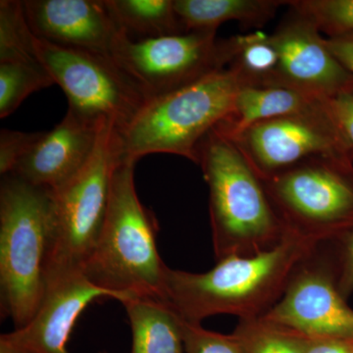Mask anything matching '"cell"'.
<instances>
[{
  "mask_svg": "<svg viewBox=\"0 0 353 353\" xmlns=\"http://www.w3.org/2000/svg\"><path fill=\"white\" fill-rule=\"evenodd\" d=\"M136 164L116 165L103 227L82 269L121 303L136 297L161 301L167 267L158 253L157 218L137 194Z\"/></svg>",
  "mask_w": 353,
  "mask_h": 353,
  "instance_id": "obj_3",
  "label": "cell"
},
{
  "mask_svg": "<svg viewBox=\"0 0 353 353\" xmlns=\"http://www.w3.org/2000/svg\"><path fill=\"white\" fill-rule=\"evenodd\" d=\"M339 241L341 250L336 269L338 287L343 297L347 299L353 292V230Z\"/></svg>",
  "mask_w": 353,
  "mask_h": 353,
  "instance_id": "obj_27",
  "label": "cell"
},
{
  "mask_svg": "<svg viewBox=\"0 0 353 353\" xmlns=\"http://www.w3.org/2000/svg\"><path fill=\"white\" fill-rule=\"evenodd\" d=\"M23 1H0V63L36 62Z\"/></svg>",
  "mask_w": 353,
  "mask_h": 353,
  "instance_id": "obj_23",
  "label": "cell"
},
{
  "mask_svg": "<svg viewBox=\"0 0 353 353\" xmlns=\"http://www.w3.org/2000/svg\"><path fill=\"white\" fill-rule=\"evenodd\" d=\"M50 190L8 174L0 185L1 314L28 324L46 292Z\"/></svg>",
  "mask_w": 353,
  "mask_h": 353,
  "instance_id": "obj_5",
  "label": "cell"
},
{
  "mask_svg": "<svg viewBox=\"0 0 353 353\" xmlns=\"http://www.w3.org/2000/svg\"><path fill=\"white\" fill-rule=\"evenodd\" d=\"M263 183L287 233L323 243L352 231V158H309Z\"/></svg>",
  "mask_w": 353,
  "mask_h": 353,
  "instance_id": "obj_7",
  "label": "cell"
},
{
  "mask_svg": "<svg viewBox=\"0 0 353 353\" xmlns=\"http://www.w3.org/2000/svg\"><path fill=\"white\" fill-rule=\"evenodd\" d=\"M319 248L297 267L280 301L262 317L308 339L353 341V310Z\"/></svg>",
  "mask_w": 353,
  "mask_h": 353,
  "instance_id": "obj_11",
  "label": "cell"
},
{
  "mask_svg": "<svg viewBox=\"0 0 353 353\" xmlns=\"http://www.w3.org/2000/svg\"><path fill=\"white\" fill-rule=\"evenodd\" d=\"M116 129L102 128L94 153L70 180L50 190L46 281L82 271L101 234L118 162Z\"/></svg>",
  "mask_w": 353,
  "mask_h": 353,
  "instance_id": "obj_6",
  "label": "cell"
},
{
  "mask_svg": "<svg viewBox=\"0 0 353 353\" xmlns=\"http://www.w3.org/2000/svg\"><path fill=\"white\" fill-rule=\"evenodd\" d=\"M329 106L343 136L347 139L353 154V92H345L329 99Z\"/></svg>",
  "mask_w": 353,
  "mask_h": 353,
  "instance_id": "obj_28",
  "label": "cell"
},
{
  "mask_svg": "<svg viewBox=\"0 0 353 353\" xmlns=\"http://www.w3.org/2000/svg\"><path fill=\"white\" fill-rule=\"evenodd\" d=\"M0 353H32L9 340L6 334L0 336Z\"/></svg>",
  "mask_w": 353,
  "mask_h": 353,
  "instance_id": "obj_31",
  "label": "cell"
},
{
  "mask_svg": "<svg viewBox=\"0 0 353 353\" xmlns=\"http://www.w3.org/2000/svg\"><path fill=\"white\" fill-rule=\"evenodd\" d=\"M226 138L241 150L262 181L309 158L353 159L352 148L334 119L329 99L322 108L259 121Z\"/></svg>",
  "mask_w": 353,
  "mask_h": 353,
  "instance_id": "obj_10",
  "label": "cell"
},
{
  "mask_svg": "<svg viewBox=\"0 0 353 353\" xmlns=\"http://www.w3.org/2000/svg\"><path fill=\"white\" fill-rule=\"evenodd\" d=\"M229 68L236 72L243 87H267L277 69V50L270 34L262 32L234 36Z\"/></svg>",
  "mask_w": 353,
  "mask_h": 353,
  "instance_id": "obj_20",
  "label": "cell"
},
{
  "mask_svg": "<svg viewBox=\"0 0 353 353\" xmlns=\"http://www.w3.org/2000/svg\"><path fill=\"white\" fill-rule=\"evenodd\" d=\"M34 57L68 99L69 110L95 124L121 130L146 102L112 57L65 48L32 36Z\"/></svg>",
  "mask_w": 353,
  "mask_h": 353,
  "instance_id": "obj_8",
  "label": "cell"
},
{
  "mask_svg": "<svg viewBox=\"0 0 353 353\" xmlns=\"http://www.w3.org/2000/svg\"><path fill=\"white\" fill-rule=\"evenodd\" d=\"M99 297L117 299L112 292L90 282L83 271L62 274L46 281L43 299L31 321L6 336L32 353H69L67 343L79 316Z\"/></svg>",
  "mask_w": 353,
  "mask_h": 353,
  "instance_id": "obj_14",
  "label": "cell"
},
{
  "mask_svg": "<svg viewBox=\"0 0 353 353\" xmlns=\"http://www.w3.org/2000/svg\"><path fill=\"white\" fill-rule=\"evenodd\" d=\"M43 132H25L2 129L0 132V174L12 173L18 162L32 150Z\"/></svg>",
  "mask_w": 353,
  "mask_h": 353,
  "instance_id": "obj_26",
  "label": "cell"
},
{
  "mask_svg": "<svg viewBox=\"0 0 353 353\" xmlns=\"http://www.w3.org/2000/svg\"><path fill=\"white\" fill-rule=\"evenodd\" d=\"M305 353H353V341L343 339H308Z\"/></svg>",
  "mask_w": 353,
  "mask_h": 353,
  "instance_id": "obj_30",
  "label": "cell"
},
{
  "mask_svg": "<svg viewBox=\"0 0 353 353\" xmlns=\"http://www.w3.org/2000/svg\"><path fill=\"white\" fill-rule=\"evenodd\" d=\"M288 6L279 0H174L185 32L217 31L223 23L236 21L245 29L261 28Z\"/></svg>",
  "mask_w": 353,
  "mask_h": 353,
  "instance_id": "obj_17",
  "label": "cell"
},
{
  "mask_svg": "<svg viewBox=\"0 0 353 353\" xmlns=\"http://www.w3.org/2000/svg\"><path fill=\"white\" fill-rule=\"evenodd\" d=\"M182 321L185 353H243L234 334L216 333L202 328L201 324Z\"/></svg>",
  "mask_w": 353,
  "mask_h": 353,
  "instance_id": "obj_25",
  "label": "cell"
},
{
  "mask_svg": "<svg viewBox=\"0 0 353 353\" xmlns=\"http://www.w3.org/2000/svg\"><path fill=\"white\" fill-rule=\"evenodd\" d=\"M122 304L131 326V353H185L182 319L166 303L136 297Z\"/></svg>",
  "mask_w": 353,
  "mask_h": 353,
  "instance_id": "obj_18",
  "label": "cell"
},
{
  "mask_svg": "<svg viewBox=\"0 0 353 353\" xmlns=\"http://www.w3.org/2000/svg\"><path fill=\"white\" fill-rule=\"evenodd\" d=\"M99 353H108V352H99Z\"/></svg>",
  "mask_w": 353,
  "mask_h": 353,
  "instance_id": "obj_32",
  "label": "cell"
},
{
  "mask_svg": "<svg viewBox=\"0 0 353 353\" xmlns=\"http://www.w3.org/2000/svg\"><path fill=\"white\" fill-rule=\"evenodd\" d=\"M241 88L236 72L227 67L148 99L126 126L116 130L118 162L137 163L145 155L168 153L197 164L199 143L233 112Z\"/></svg>",
  "mask_w": 353,
  "mask_h": 353,
  "instance_id": "obj_4",
  "label": "cell"
},
{
  "mask_svg": "<svg viewBox=\"0 0 353 353\" xmlns=\"http://www.w3.org/2000/svg\"><path fill=\"white\" fill-rule=\"evenodd\" d=\"M277 50V69L267 87L294 88L328 101L353 92V78L330 51L317 26L290 8L270 34Z\"/></svg>",
  "mask_w": 353,
  "mask_h": 353,
  "instance_id": "obj_12",
  "label": "cell"
},
{
  "mask_svg": "<svg viewBox=\"0 0 353 353\" xmlns=\"http://www.w3.org/2000/svg\"><path fill=\"white\" fill-rule=\"evenodd\" d=\"M216 34L192 31L134 39L121 30L111 57L148 101L227 68L233 39H218Z\"/></svg>",
  "mask_w": 353,
  "mask_h": 353,
  "instance_id": "obj_9",
  "label": "cell"
},
{
  "mask_svg": "<svg viewBox=\"0 0 353 353\" xmlns=\"http://www.w3.org/2000/svg\"><path fill=\"white\" fill-rule=\"evenodd\" d=\"M326 44L353 78V32L326 39Z\"/></svg>",
  "mask_w": 353,
  "mask_h": 353,
  "instance_id": "obj_29",
  "label": "cell"
},
{
  "mask_svg": "<svg viewBox=\"0 0 353 353\" xmlns=\"http://www.w3.org/2000/svg\"><path fill=\"white\" fill-rule=\"evenodd\" d=\"M105 125L83 119L68 109L63 120L43 132L10 174L36 187L57 189L87 163Z\"/></svg>",
  "mask_w": 353,
  "mask_h": 353,
  "instance_id": "obj_15",
  "label": "cell"
},
{
  "mask_svg": "<svg viewBox=\"0 0 353 353\" xmlns=\"http://www.w3.org/2000/svg\"><path fill=\"white\" fill-rule=\"evenodd\" d=\"M52 85L39 61L0 63V117L11 115L28 97Z\"/></svg>",
  "mask_w": 353,
  "mask_h": 353,
  "instance_id": "obj_22",
  "label": "cell"
},
{
  "mask_svg": "<svg viewBox=\"0 0 353 353\" xmlns=\"http://www.w3.org/2000/svg\"><path fill=\"white\" fill-rule=\"evenodd\" d=\"M23 7L32 34L57 46L111 57L121 34L105 0H26Z\"/></svg>",
  "mask_w": 353,
  "mask_h": 353,
  "instance_id": "obj_13",
  "label": "cell"
},
{
  "mask_svg": "<svg viewBox=\"0 0 353 353\" xmlns=\"http://www.w3.org/2000/svg\"><path fill=\"white\" fill-rule=\"evenodd\" d=\"M243 353H305L308 338L264 317L240 320L234 333Z\"/></svg>",
  "mask_w": 353,
  "mask_h": 353,
  "instance_id": "obj_21",
  "label": "cell"
},
{
  "mask_svg": "<svg viewBox=\"0 0 353 353\" xmlns=\"http://www.w3.org/2000/svg\"><path fill=\"white\" fill-rule=\"evenodd\" d=\"M197 164L208 185L216 261L252 256L282 243L287 230L263 181L231 139L209 132L197 148Z\"/></svg>",
  "mask_w": 353,
  "mask_h": 353,
  "instance_id": "obj_2",
  "label": "cell"
},
{
  "mask_svg": "<svg viewBox=\"0 0 353 353\" xmlns=\"http://www.w3.org/2000/svg\"><path fill=\"white\" fill-rule=\"evenodd\" d=\"M116 24L128 36L157 38L185 32L174 0H105Z\"/></svg>",
  "mask_w": 353,
  "mask_h": 353,
  "instance_id": "obj_19",
  "label": "cell"
},
{
  "mask_svg": "<svg viewBox=\"0 0 353 353\" xmlns=\"http://www.w3.org/2000/svg\"><path fill=\"white\" fill-rule=\"evenodd\" d=\"M288 6L309 18L328 38L353 32V0H296Z\"/></svg>",
  "mask_w": 353,
  "mask_h": 353,
  "instance_id": "obj_24",
  "label": "cell"
},
{
  "mask_svg": "<svg viewBox=\"0 0 353 353\" xmlns=\"http://www.w3.org/2000/svg\"><path fill=\"white\" fill-rule=\"evenodd\" d=\"M327 101L290 88H241L233 112L214 130L225 137L234 136L259 121L314 110Z\"/></svg>",
  "mask_w": 353,
  "mask_h": 353,
  "instance_id": "obj_16",
  "label": "cell"
},
{
  "mask_svg": "<svg viewBox=\"0 0 353 353\" xmlns=\"http://www.w3.org/2000/svg\"><path fill=\"white\" fill-rule=\"evenodd\" d=\"M321 243L288 233L272 250L252 256L232 255L204 273L165 269L161 301L183 321L219 314L240 320L262 317L284 294L297 267Z\"/></svg>",
  "mask_w": 353,
  "mask_h": 353,
  "instance_id": "obj_1",
  "label": "cell"
}]
</instances>
